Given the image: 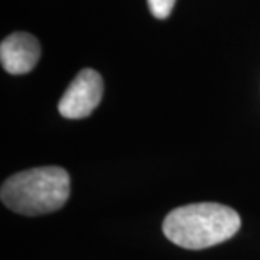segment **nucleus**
I'll use <instances>...</instances> for the list:
<instances>
[{"instance_id":"f257e3e1","label":"nucleus","mask_w":260,"mask_h":260,"mask_svg":"<svg viewBox=\"0 0 260 260\" xmlns=\"http://www.w3.org/2000/svg\"><path fill=\"white\" fill-rule=\"evenodd\" d=\"M240 226V215L233 208L220 203H193L174 208L164 218L162 232L174 245L203 250L230 240Z\"/></svg>"},{"instance_id":"f03ea898","label":"nucleus","mask_w":260,"mask_h":260,"mask_svg":"<svg viewBox=\"0 0 260 260\" xmlns=\"http://www.w3.org/2000/svg\"><path fill=\"white\" fill-rule=\"evenodd\" d=\"M71 193L68 171L59 166H43L12 174L4 181L0 198L10 211L39 216L61 210Z\"/></svg>"},{"instance_id":"7ed1b4c3","label":"nucleus","mask_w":260,"mask_h":260,"mask_svg":"<svg viewBox=\"0 0 260 260\" xmlns=\"http://www.w3.org/2000/svg\"><path fill=\"white\" fill-rule=\"evenodd\" d=\"M103 96V80L95 70L86 68L76 75V78L66 88L58 103V110L64 118L80 120L90 117L100 105Z\"/></svg>"},{"instance_id":"20e7f679","label":"nucleus","mask_w":260,"mask_h":260,"mask_svg":"<svg viewBox=\"0 0 260 260\" xmlns=\"http://www.w3.org/2000/svg\"><path fill=\"white\" fill-rule=\"evenodd\" d=\"M41 56V46L34 36L15 32L5 38L0 44V61L10 75H25L32 71Z\"/></svg>"},{"instance_id":"39448f33","label":"nucleus","mask_w":260,"mask_h":260,"mask_svg":"<svg viewBox=\"0 0 260 260\" xmlns=\"http://www.w3.org/2000/svg\"><path fill=\"white\" fill-rule=\"evenodd\" d=\"M176 0H147L150 14L155 19H168L174 9Z\"/></svg>"}]
</instances>
